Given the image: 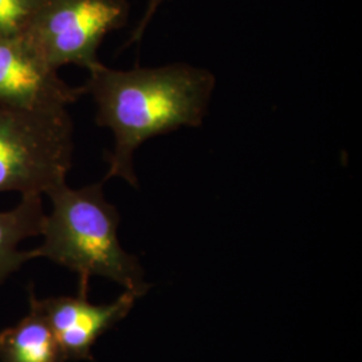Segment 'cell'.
<instances>
[{"instance_id": "8992f818", "label": "cell", "mask_w": 362, "mask_h": 362, "mask_svg": "<svg viewBox=\"0 0 362 362\" xmlns=\"http://www.w3.org/2000/svg\"><path fill=\"white\" fill-rule=\"evenodd\" d=\"M28 298L50 325L67 362L93 361L91 348L95 341L129 314L139 296L125 290L112 303L93 305L82 296L38 299L34 288H30Z\"/></svg>"}, {"instance_id": "52a82bcc", "label": "cell", "mask_w": 362, "mask_h": 362, "mask_svg": "<svg viewBox=\"0 0 362 362\" xmlns=\"http://www.w3.org/2000/svg\"><path fill=\"white\" fill-rule=\"evenodd\" d=\"M45 216L40 194L22 196L15 207L0 211V284L33 259L30 250L22 251L18 247L28 238L40 235Z\"/></svg>"}, {"instance_id": "3957f363", "label": "cell", "mask_w": 362, "mask_h": 362, "mask_svg": "<svg viewBox=\"0 0 362 362\" xmlns=\"http://www.w3.org/2000/svg\"><path fill=\"white\" fill-rule=\"evenodd\" d=\"M74 125L67 109L39 112L0 104V194H46L73 165Z\"/></svg>"}, {"instance_id": "6da1fadb", "label": "cell", "mask_w": 362, "mask_h": 362, "mask_svg": "<svg viewBox=\"0 0 362 362\" xmlns=\"http://www.w3.org/2000/svg\"><path fill=\"white\" fill-rule=\"evenodd\" d=\"M215 88L212 71L184 62L129 70L101 64L90 70L82 89L94 100L97 125L115 136L104 181L118 177L137 188L136 151L157 136L200 127Z\"/></svg>"}, {"instance_id": "ba28073f", "label": "cell", "mask_w": 362, "mask_h": 362, "mask_svg": "<svg viewBox=\"0 0 362 362\" xmlns=\"http://www.w3.org/2000/svg\"><path fill=\"white\" fill-rule=\"evenodd\" d=\"M30 310L0 332V362H65L50 325L28 298Z\"/></svg>"}, {"instance_id": "7a4b0ae2", "label": "cell", "mask_w": 362, "mask_h": 362, "mask_svg": "<svg viewBox=\"0 0 362 362\" xmlns=\"http://www.w3.org/2000/svg\"><path fill=\"white\" fill-rule=\"evenodd\" d=\"M104 182L82 188L64 182L50 189L46 194L52 202V212L43 220V242L30 254L33 259H49L77 272L82 297H88L91 276L110 279L144 297L151 285L144 281L139 258L119 243V214L106 200Z\"/></svg>"}, {"instance_id": "277c9868", "label": "cell", "mask_w": 362, "mask_h": 362, "mask_svg": "<svg viewBox=\"0 0 362 362\" xmlns=\"http://www.w3.org/2000/svg\"><path fill=\"white\" fill-rule=\"evenodd\" d=\"M128 0H47L25 37L54 70L77 65L90 71L103 62L105 37L127 25Z\"/></svg>"}, {"instance_id": "30bf717a", "label": "cell", "mask_w": 362, "mask_h": 362, "mask_svg": "<svg viewBox=\"0 0 362 362\" xmlns=\"http://www.w3.org/2000/svg\"><path fill=\"white\" fill-rule=\"evenodd\" d=\"M167 1H170V0H148L146 10H145V13H144L143 16H141L140 22L137 23L136 28L133 30V33H132V35H130L129 40L127 42L125 47L129 46L132 43H139V42L143 40L144 34H145L146 28L149 26V23L152 22V19L155 18L157 10L160 8L161 4L167 3Z\"/></svg>"}, {"instance_id": "5b68a950", "label": "cell", "mask_w": 362, "mask_h": 362, "mask_svg": "<svg viewBox=\"0 0 362 362\" xmlns=\"http://www.w3.org/2000/svg\"><path fill=\"white\" fill-rule=\"evenodd\" d=\"M85 94L66 83L23 37L0 38V104L18 109L65 110Z\"/></svg>"}, {"instance_id": "9c48e42d", "label": "cell", "mask_w": 362, "mask_h": 362, "mask_svg": "<svg viewBox=\"0 0 362 362\" xmlns=\"http://www.w3.org/2000/svg\"><path fill=\"white\" fill-rule=\"evenodd\" d=\"M47 0H0V38L23 37Z\"/></svg>"}]
</instances>
